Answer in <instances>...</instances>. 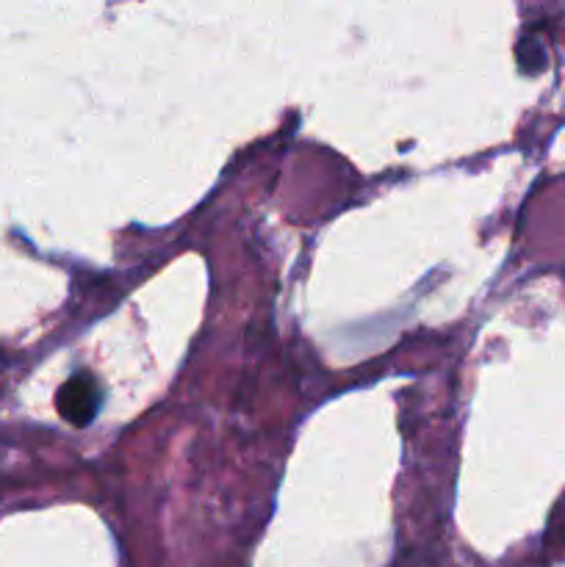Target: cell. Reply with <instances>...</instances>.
<instances>
[{"label": "cell", "mask_w": 565, "mask_h": 567, "mask_svg": "<svg viewBox=\"0 0 565 567\" xmlns=\"http://www.w3.org/2000/svg\"><path fill=\"white\" fill-rule=\"evenodd\" d=\"M100 408V388L89 374H75L59 391V413L72 426H86Z\"/></svg>", "instance_id": "6da1fadb"}]
</instances>
